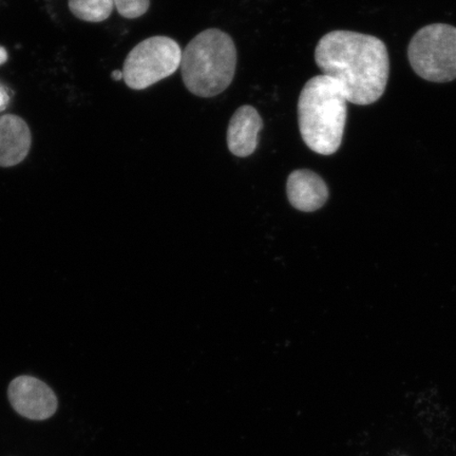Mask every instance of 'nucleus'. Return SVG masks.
<instances>
[{
	"mask_svg": "<svg viewBox=\"0 0 456 456\" xmlns=\"http://www.w3.org/2000/svg\"><path fill=\"white\" fill-rule=\"evenodd\" d=\"M315 61L323 76L338 83L352 104H373L385 93L389 54L378 37L352 31L330 32L317 45Z\"/></svg>",
	"mask_w": 456,
	"mask_h": 456,
	"instance_id": "nucleus-1",
	"label": "nucleus"
},
{
	"mask_svg": "<svg viewBox=\"0 0 456 456\" xmlns=\"http://www.w3.org/2000/svg\"><path fill=\"white\" fill-rule=\"evenodd\" d=\"M347 117V100L338 82L327 76L310 79L298 101L299 130L305 144L322 156L340 148Z\"/></svg>",
	"mask_w": 456,
	"mask_h": 456,
	"instance_id": "nucleus-2",
	"label": "nucleus"
},
{
	"mask_svg": "<svg viewBox=\"0 0 456 456\" xmlns=\"http://www.w3.org/2000/svg\"><path fill=\"white\" fill-rule=\"evenodd\" d=\"M237 50L232 37L219 28H208L182 51L181 73L186 88L200 98H214L235 77Z\"/></svg>",
	"mask_w": 456,
	"mask_h": 456,
	"instance_id": "nucleus-3",
	"label": "nucleus"
},
{
	"mask_svg": "<svg viewBox=\"0 0 456 456\" xmlns=\"http://www.w3.org/2000/svg\"><path fill=\"white\" fill-rule=\"evenodd\" d=\"M408 57L415 73L426 81H453L456 78V28L435 24L420 28L410 42Z\"/></svg>",
	"mask_w": 456,
	"mask_h": 456,
	"instance_id": "nucleus-4",
	"label": "nucleus"
},
{
	"mask_svg": "<svg viewBox=\"0 0 456 456\" xmlns=\"http://www.w3.org/2000/svg\"><path fill=\"white\" fill-rule=\"evenodd\" d=\"M182 50L167 37H153L136 45L125 60L123 79L129 88L142 90L178 70Z\"/></svg>",
	"mask_w": 456,
	"mask_h": 456,
	"instance_id": "nucleus-5",
	"label": "nucleus"
},
{
	"mask_svg": "<svg viewBox=\"0 0 456 456\" xmlns=\"http://www.w3.org/2000/svg\"><path fill=\"white\" fill-rule=\"evenodd\" d=\"M8 397L15 411L31 420L49 419L59 407L54 391L44 381L28 375L11 381Z\"/></svg>",
	"mask_w": 456,
	"mask_h": 456,
	"instance_id": "nucleus-6",
	"label": "nucleus"
},
{
	"mask_svg": "<svg viewBox=\"0 0 456 456\" xmlns=\"http://www.w3.org/2000/svg\"><path fill=\"white\" fill-rule=\"evenodd\" d=\"M31 145V130L24 119L14 114L0 117V167H13L25 161Z\"/></svg>",
	"mask_w": 456,
	"mask_h": 456,
	"instance_id": "nucleus-7",
	"label": "nucleus"
},
{
	"mask_svg": "<svg viewBox=\"0 0 456 456\" xmlns=\"http://www.w3.org/2000/svg\"><path fill=\"white\" fill-rule=\"evenodd\" d=\"M264 122L254 107L245 105L235 113L228 124L227 146L233 156L247 158L258 146V135Z\"/></svg>",
	"mask_w": 456,
	"mask_h": 456,
	"instance_id": "nucleus-8",
	"label": "nucleus"
},
{
	"mask_svg": "<svg viewBox=\"0 0 456 456\" xmlns=\"http://www.w3.org/2000/svg\"><path fill=\"white\" fill-rule=\"evenodd\" d=\"M289 202L302 212H315L329 198L324 181L309 169H299L289 175L287 183Z\"/></svg>",
	"mask_w": 456,
	"mask_h": 456,
	"instance_id": "nucleus-9",
	"label": "nucleus"
},
{
	"mask_svg": "<svg viewBox=\"0 0 456 456\" xmlns=\"http://www.w3.org/2000/svg\"><path fill=\"white\" fill-rule=\"evenodd\" d=\"M69 9L77 19L88 22H102L110 17L113 0H69Z\"/></svg>",
	"mask_w": 456,
	"mask_h": 456,
	"instance_id": "nucleus-10",
	"label": "nucleus"
},
{
	"mask_svg": "<svg viewBox=\"0 0 456 456\" xmlns=\"http://www.w3.org/2000/svg\"><path fill=\"white\" fill-rule=\"evenodd\" d=\"M113 3L118 12L129 20L139 19L151 7V0H113Z\"/></svg>",
	"mask_w": 456,
	"mask_h": 456,
	"instance_id": "nucleus-11",
	"label": "nucleus"
},
{
	"mask_svg": "<svg viewBox=\"0 0 456 456\" xmlns=\"http://www.w3.org/2000/svg\"><path fill=\"white\" fill-rule=\"evenodd\" d=\"M10 102L9 90L4 85L0 83V112L5 110Z\"/></svg>",
	"mask_w": 456,
	"mask_h": 456,
	"instance_id": "nucleus-12",
	"label": "nucleus"
},
{
	"mask_svg": "<svg viewBox=\"0 0 456 456\" xmlns=\"http://www.w3.org/2000/svg\"><path fill=\"white\" fill-rule=\"evenodd\" d=\"M9 55L7 53V50L3 47V45H0V66H3L5 64V62L8 61Z\"/></svg>",
	"mask_w": 456,
	"mask_h": 456,
	"instance_id": "nucleus-13",
	"label": "nucleus"
},
{
	"mask_svg": "<svg viewBox=\"0 0 456 456\" xmlns=\"http://www.w3.org/2000/svg\"><path fill=\"white\" fill-rule=\"evenodd\" d=\"M111 77L114 79V81H121V79L124 77L123 71L114 70L111 74Z\"/></svg>",
	"mask_w": 456,
	"mask_h": 456,
	"instance_id": "nucleus-14",
	"label": "nucleus"
}]
</instances>
